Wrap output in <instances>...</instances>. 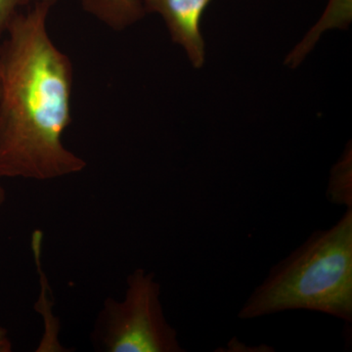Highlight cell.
Returning <instances> with one entry per match:
<instances>
[{"label": "cell", "mask_w": 352, "mask_h": 352, "mask_svg": "<svg viewBox=\"0 0 352 352\" xmlns=\"http://www.w3.org/2000/svg\"><path fill=\"white\" fill-rule=\"evenodd\" d=\"M51 8L18 13L0 41V179L43 182L87 166L62 141L72 122L74 68L48 34Z\"/></svg>", "instance_id": "cell-1"}, {"label": "cell", "mask_w": 352, "mask_h": 352, "mask_svg": "<svg viewBox=\"0 0 352 352\" xmlns=\"http://www.w3.org/2000/svg\"><path fill=\"white\" fill-rule=\"evenodd\" d=\"M352 321V208L277 263L241 308L244 320L287 310Z\"/></svg>", "instance_id": "cell-2"}, {"label": "cell", "mask_w": 352, "mask_h": 352, "mask_svg": "<svg viewBox=\"0 0 352 352\" xmlns=\"http://www.w3.org/2000/svg\"><path fill=\"white\" fill-rule=\"evenodd\" d=\"M122 300L103 303L91 333L94 349L103 352H182L177 332L164 314L161 285L155 274L134 270Z\"/></svg>", "instance_id": "cell-3"}, {"label": "cell", "mask_w": 352, "mask_h": 352, "mask_svg": "<svg viewBox=\"0 0 352 352\" xmlns=\"http://www.w3.org/2000/svg\"><path fill=\"white\" fill-rule=\"evenodd\" d=\"M212 0H143L146 13L159 14L173 39L186 53L195 69L205 65L206 43L201 18Z\"/></svg>", "instance_id": "cell-4"}, {"label": "cell", "mask_w": 352, "mask_h": 352, "mask_svg": "<svg viewBox=\"0 0 352 352\" xmlns=\"http://www.w3.org/2000/svg\"><path fill=\"white\" fill-rule=\"evenodd\" d=\"M85 12L109 29L122 32L144 18L143 0H80Z\"/></svg>", "instance_id": "cell-5"}, {"label": "cell", "mask_w": 352, "mask_h": 352, "mask_svg": "<svg viewBox=\"0 0 352 352\" xmlns=\"http://www.w3.org/2000/svg\"><path fill=\"white\" fill-rule=\"evenodd\" d=\"M351 146L333 166L327 190L329 201L335 205L352 208Z\"/></svg>", "instance_id": "cell-6"}, {"label": "cell", "mask_w": 352, "mask_h": 352, "mask_svg": "<svg viewBox=\"0 0 352 352\" xmlns=\"http://www.w3.org/2000/svg\"><path fill=\"white\" fill-rule=\"evenodd\" d=\"M57 2L58 0H0V41L3 38L7 27L13 18L20 13L21 9L36 4H47L52 7Z\"/></svg>", "instance_id": "cell-7"}, {"label": "cell", "mask_w": 352, "mask_h": 352, "mask_svg": "<svg viewBox=\"0 0 352 352\" xmlns=\"http://www.w3.org/2000/svg\"><path fill=\"white\" fill-rule=\"evenodd\" d=\"M351 18V0H330L324 15V23H336L335 25L346 24Z\"/></svg>", "instance_id": "cell-8"}, {"label": "cell", "mask_w": 352, "mask_h": 352, "mask_svg": "<svg viewBox=\"0 0 352 352\" xmlns=\"http://www.w3.org/2000/svg\"><path fill=\"white\" fill-rule=\"evenodd\" d=\"M10 351V344L6 338V333L0 327V351Z\"/></svg>", "instance_id": "cell-9"}, {"label": "cell", "mask_w": 352, "mask_h": 352, "mask_svg": "<svg viewBox=\"0 0 352 352\" xmlns=\"http://www.w3.org/2000/svg\"><path fill=\"white\" fill-rule=\"evenodd\" d=\"M6 189L3 188V186L1 185V182H0V207L3 205L4 201H6Z\"/></svg>", "instance_id": "cell-10"}]
</instances>
